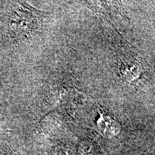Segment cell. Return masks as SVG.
Instances as JSON below:
<instances>
[{
	"mask_svg": "<svg viewBox=\"0 0 155 155\" xmlns=\"http://www.w3.org/2000/svg\"><path fill=\"white\" fill-rule=\"evenodd\" d=\"M96 126L101 134L107 139L116 137L121 130V127L117 119L110 114L101 112L99 113L96 121Z\"/></svg>",
	"mask_w": 155,
	"mask_h": 155,
	"instance_id": "1",
	"label": "cell"
},
{
	"mask_svg": "<svg viewBox=\"0 0 155 155\" xmlns=\"http://www.w3.org/2000/svg\"><path fill=\"white\" fill-rule=\"evenodd\" d=\"M122 78L127 82H132L139 78L141 74V67L138 62L127 61L122 63L121 67Z\"/></svg>",
	"mask_w": 155,
	"mask_h": 155,
	"instance_id": "2",
	"label": "cell"
}]
</instances>
